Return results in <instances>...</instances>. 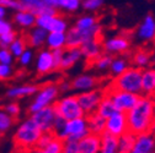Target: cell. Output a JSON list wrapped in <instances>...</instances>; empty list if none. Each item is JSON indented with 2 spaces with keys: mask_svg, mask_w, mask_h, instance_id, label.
I'll use <instances>...</instances> for the list:
<instances>
[{
  "mask_svg": "<svg viewBox=\"0 0 155 153\" xmlns=\"http://www.w3.org/2000/svg\"><path fill=\"white\" fill-rule=\"evenodd\" d=\"M126 117L129 132L139 135L150 131L153 124L155 123V109L151 97L142 94L137 104L126 113Z\"/></svg>",
  "mask_w": 155,
  "mask_h": 153,
  "instance_id": "1",
  "label": "cell"
},
{
  "mask_svg": "<svg viewBox=\"0 0 155 153\" xmlns=\"http://www.w3.org/2000/svg\"><path fill=\"white\" fill-rule=\"evenodd\" d=\"M42 133H43V131L30 117V118L24 119L17 125V127L14 132L12 141H14L15 147L31 151L35 147H37L38 140L42 136Z\"/></svg>",
  "mask_w": 155,
  "mask_h": 153,
  "instance_id": "2",
  "label": "cell"
},
{
  "mask_svg": "<svg viewBox=\"0 0 155 153\" xmlns=\"http://www.w3.org/2000/svg\"><path fill=\"white\" fill-rule=\"evenodd\" d=\"M59 95H61V92H59L58 83H55V82L45 83L43 86L38 88V91L33 95V99L31 101V103L27 108L28 114L32 115L33 113L41 110L46 107L53 105L57 102V99L59 98Z\"/></svg>",
  "mask_w": 155,
  "mask_h": 153,
  "instance_id": "3",
  "label": "cell"
},
{
  "mask_svg": "<svg viewBox=\"0 0 155 153\" xmlns=\"http://www.w3.org/2000/svg\"><path fill=\"white\" fill-rule=\"evenodd\" d=\"M142 69L130 66L117 77H113L111 86L126 92L142 95Z\"/></svg>",
  "mask_w": 155,
  "mask_h": 153,
  "instance_id": "4",
  "label": "cell"
},
{
  "mask_svg": "<svg viewBox=\"0 0 155 153\" xmlns=\"http://www.w3.org/2000/svg\"><path fill=\"white\" fill-rule=\"evenodd\" d=\"M57 115L63 118L64 120H71L84 117L85 114L79 104L76 94H64L57 99V102L53 104Z\"/></svg>",
  "mask_w": 155,
  "mask_h": 153,
  "instance_id": "5",
  "label": "cell"
},
{
  "mask_svg": "<svg viewBox=\"0 0 155 153\" xmlns=\"http://www.w3.org/2000/svg\"><path fill=\"white\" fill-rule=\"evenodd\" d=\"M101 36L102 26L100 22L90 30H78L76 27L71 26L67 31V48H80L83 43L95 38H101Z\"/></svg>",
  "mask_w": 155,
  "mask_h": 153,
  "instance_id": "6",
  "label": "cell"
},
{
  "mask_svg": "<svg viewBox=\"0 0 155 153\" xmlns=\"http://www.w3.org/2000/svg\"><path fill=\"white\" fill-rule=\"evenodd\" d=\"M87 133H90L89 125H87V118H86V115H84V117L76 118V119L67 120L64 127L58 132L55 136H58L62 140L71 139V140L80 141Z\"/></svg>",
  "mask_w": 155,
  "mask_h": 153,
  "instance_id": "7",
  "label": "cell"
},
{
  "mask_svg": "<svg viewBox=\"0 0 155 153\" xmlns=\"http://www.w3.org/2000/svg\"><path fill=\"white\" fill-rule=\"evenodd\" d=\"M105 93L112 99L117 111H122V113L129 111L135 104H137V102L139 101V97H140L139 94L126 92V91H122L118 88H114L112 86L106 88Z\"/></svg>",
  "mask_w": 155,
  "mask_h": 153,
  "instance_id": "8",
  "label": "cell"
},
{
  "mask_svg": "<svg viewBox=\"0 0 155 153\" xmlns=\"http://www.w3.org/2000/svg\"><path fill=\"white\" fill-rule=\"evenodd\" d=\"M104 53H107L112 56L123 55L130 49V39L126 34H113L102 39Z\"/></svg>",
  "mask_w": 155,
  "mask_h": 153,
  "instance_id": "9",
  "label": "cell"
},
{
  "mask_svg": "<svg viewBox=\"0 0 155 153\" xmlns=\"http://www.w3.org/2000/svg\"><path fill=\"white\" fill-rule=\"evenodd\" d=\"M78 95V101L79 104L84 111V114L87 117L90 114L95 113L99 108L100 102L102 101L104 95H105V89L102 88H94L83 93L76 94Z\"/></svg>",
  "mask_w": 155,
  "mask_h": 153,
  "instance_id": "10",
  "label": "cell"
},
{
  "mask_svg": "<svg viewBox=\"0 0 155 153\" xmlns=\"http://www.w3.org/2000/svg\"><path fill=\"white\" fill-rule=\"evenodd\" d=\"M36 26L43 28L48 33L49 32H67L70 27L67 17L59 12L55 15H49V16H37Z\"/></svg>",
  "mask_w": 155,
  "mask_h": 153,
  "instance_id": "11",
  "label": "cell"
},
{
  "mask_svg": "<svg viewBox=\"0 0 155 153\" xmlns=\"http://www.w3.org/2000/svg\"><path fill=\"white\" fill-rule=\"evenodd\" d=\"M30 117L35 120V123L40 126V129L43 132H53L54 121H55L58 115H57V111H55L54 107L51 105V107H46L41 110L33 113Z\"/></svg>",
  "mask_w": 155,
  "mask_h": 153,
  "instance_id": "12",
  "label": "cell"
},
{
  "mask_svg": "<svg viewBox=\"0 0 155 153\" xmlns=\"http://www.w3.org/2000/svg\"><path fill=\"white\" fill-rule=\"evenodd\" d=\"M135 37L142 43H149L155 41V17L151 14H148L143 17V20L135 30Z\"/></svg>",
  "mask_w": 155,
  "mask_h": 153,
  "instance_id": "13",
  "label": "cell"
},
{
  "mask_svg": "<svg viewBox=\"0 0 155 153\" xmlns=\"http://www.w3.org/2000/svg\"><path fill=\"white\" fill-rule=\"evenodd\" d=\"M35 67L36 72L41 76H46L53 71H55L54 67V60H53V53L52 50L47 48H42L37 52L35 58Z\"/></svg>",
  "mask_w": 155,
  "mask_h": 153,
  "instance_id": "14",
  "label": "cell"
},
{
  "mask_svg": "<svg viewBox=\"0 0 155 153\" xmlns=\"http://www.w3.org/2000/svg\"><path fill=\"white\" fill-rule=\"evenodd\" d=\"M107 133L120 137L123 133L128 132V123H127V117L126 113L122 111H116L113 115L106 119V131Z\"/></svg>",
  "mask_w": 155,
  "mask_h": 153,
  "instance_id": "15",
  "label": "cell"
},
{
  "mask_svg": "<svg viewBox=\"0 0 155 153\" xmlns=\"http://www.w3.org/2000/svg\"><path fill=\"white\" fill-rule=\"evenodd\" d=\"M99 85V77L91 72H83L76 75L71 80V91L76 94L96 88Z\"/></svg>",
  "mask_w": 155,
  "mask_h": 153,
  "instance_id": "16",
  "label": "cell"
},
{
  "mask_svg": "<svg viewBox=\"0 0 155 153\" xmlns=\"http://www.w3.org/2000/svg\"><path fill=\"white\" fill-rule=\"evenodd\" d=\"M155 152V133L148 131L135 135V142L130 153H154Z\"/></svg>",
  "mask_w": 155,
  "mask_h": 153,
  "instance_id": "17",
  "label": "cell"
},
{
  "mask_svg": "<svg viewBox=\"0 0 155 153\" xmlns=\"http://www.w3.org/2000/svg\"><path fill=\"white\" fill-rule=\"evenodd\" d=\"M83 58L87 63H92L99 58L101 54H104V47H102V39L101 38H95L90 39L81 44L80 47Z\"/></svg>",
  "mask_w": 155,
  "mask_h": 153,
  "instance_id": "18",
  "label": "cell"
},
{
  "mask_svg": "<svg viewBox=\"0 0 155 153\" xmlns=\"http://www.w3.org/2000/svg\"><path fill=\"white\" fill-rule=\"evenodd\" d=\"M26 41H27V45L32 49H42L43 47H46V39H47V34L48 32L45 31L43 28L35 26L33 28L26 31L25 33Z\"/></svg>",
  "mask_w": 155,
  "mask_h": 153,
  "instance_id": "19",
  "label": "cell"
},
{
  "mask_svg": "<svg viewBox=\"0 0 155 153\" xmlns=\"http://www.w3.org/2000/svg\"><path fill=\"white\" fill-rule=\"evenodd\" d=\"M38 87L37 85L35 83H24V85H16V86H12L10 88H8L6 91V97L12 99V101H16V99H22L25 97H33L36 94V92L38 91Z\"/></svg>",
  "mask_w": 155,
  "mask_h": 153,
  "instance_id": "20",
  "label": "cell"
},
{
  "mask_svg": "<svg viewBox=\"0 0 155 153\" xmlns=\"http://www.w3.org/2000/svg\"><path fill=\"white\" fill-rule=\"evenodd\" d=\"M101 151V135L87 133L79 141V153H100Z\"/></svg>",
  "mask_w": 155,
  "mask_h": 153,
  "instance_id": "21",
  "label": "cell"
},
{
  "mask_svg": "<svg viewBox=\"0 0 155 153\" xmlns=\"http://www.w3.org/2000/svg\"><path fill=\"white\" fill-rule=\"evenodd\" d=\"M36 18H37V16L31 11L18 10V11H15V14L12 16V21L15 25H17L22 31L26 32L36 26Z\"/></svg>",
  "mask_w": 155,
  "mask_h": 153,
  "instance_id": "22",
  "label": "cell"
},
{
  "mask_svg": "<svg viewBox=\"0 0 155 153\" xmlns=\"http://www.w3.org/2000/svg\"><path fill=\"white\" fill-rule=\"evenodd\" d=\"M83 54L80 48H65L63 50V56H62V64H61V70H70L73 66H75L78 63L83 60Z\"/></svg>",
  "mask_w": 155,
  "mask_h": 153,
  "instance_id": "23",
  "label": "cell"
},
{
  "mask_svg": "<svg viewBox=\"0 0 155 153\" xmlns=\"http://www.w3.org/2000/svg\"><path fill=\"white\" fill-rule=\"evenodd\" d=\"M155 93V67H148L142 71V94L151 95Z\"/></svg>",
  "mask_w": 155,
  "mask_h": 153,
  "instance_id": "24",
  "label": "cell"
},
{
  "mask_svg": "<svg viewBox=\"0 0 155 153\" xmlns=\"http://www.w3.org/2000/svg\"><path fill=\"white\" fill-rule=\"evenodd\" d=\"M46 48L49 50L67 48V32H49L46 39Z\"/></svg>",
  "mask_w": 155,
  "mask_h": 153,
  "instance_id": "25",
  "label": "cell"
},
{
  "mask_svg": "<svg viewBox=\"0 0 155 153\" xmlns=\"http://www.w3.org/2000/svg\"><path fill=\"white\" fill-rule=\"evenodd\" d=\"M132 66H135L138 69H148L151 65V53L147 49H138L132 54L130 58Z\"/></svg>",
  "mask_w": 155,
  "mask_h": 153,
  "instance_id": "26",
  "label": "cell"
},
{
  "mask_svg": "<svg viewBox=\"0 0 155 153\" xmlns=\"http://www.w3.org/2000/svg\"><path fill=\"white\" fill-rule=\"evenodd\" d=\"M130 66H132L130 59L126 58V56H123V55H116V56H113V59H112V63H111L108 72H110V75L112 76V77H117V76L123 73Z\"/></svg>",
  "mask_w": 155,
  "mask_h": 153,
  "instance_id": "27",
  "label": "cell"
},
{
  "mask_svg": "<svg viewBox=\"0 0 155 153\" xmlns=\"http://www.w3.org/2000/svg\"><path fill=\"white\" fill-rule=\"evenodd\" d=\"M87 118V125H89V131L91 133H96V135H102L106 131V118L101 117L99 113H92Z\"/></svg>",
  "mask_w": 155,
  "mask_h": 153,
  "instance_id": "28",
  "label": "cell"
},
{
  "mask_svg": "<svg viewBox=\"0 0 155 153\" xmlns=\"http://www.w3.org/2000/svg\"><path fill=\"white\" fill-rule=\"evenodd\" d=\"M100 153H120L118 152V137L111 135V133L104 132L101 135Z\"/></svg>",
  "mask_w": 155,
  "mask_h": 153,
  "instance_id": "29",
  "label": "cell"
},
{
  "mask_svg": "<svg viewBox=\"0 0 155 153\" xmlns=\"http://www.w3.org/2000/svg\"><path fill=\"white\" fill-rule=\"evenodd\" d=\"M99 23V18L94 14H89L85 12L83 15H80L79 17L75 20L74 27H76L78 30H90L94 26H96Z\"/></svg>",
  "mask_w": 155,
  "mask_h": 153,
  "instance_id": "30",
  "label": "cell"
},
{
  "mask_svg": "<svg viewBox=\"0 0 155 153\" xmlns=\"http://www.w3.org/2000/svg\"><path fill=\"white\" fill-rule=\"evenodd\" d=\"M116 111H117V109H116V107H114L112 99L105 93L104 98H102V101L100 102L99 108H97V110H96V113H99L101 117H104V118L107 119V118H110L111 115H113Z\"/></svg>",
  "mask_w": 155,
  "mask_h": 153,
  "instance_id": "31",
  "label": "cell"
},
{
  "mask_svg": "<svg viewBox=\"0 0 155 153\" xmlns=\"http://www.w3.org/2000/svg\"><path fill=\"white\" fill-rule=\"evenodd\" d=\"M27 48H28V45H27V41H26L25 34H18V36L15 38V41L10 44L9 50L11 52V54L17 59L18 56H20Z\"/></svg>",
  "mask_w": 155,
  "mask_h": 153,
  "instance_id": "32",
  "label": "cell"
},
{
  "mask_svg": "<svg viewBox=\"0 0 155 153\" xmlns=\"http://www.w3.org/2000/svg\"><path fill=\"white\" fill-rule=\"evenodd\" d=\"M135 142V135L132 132H126L118 137V152L120 153H130Z\"/></svg>",
  "mask_w": 155,
  "mask_h": 153,
  "instance_id": "33",
  "label": "cell"
},
{
  "mask_svg": "<svg viewBox=\"0 0 155 153\" xmlns=\"http://www.w3.org/2000/svg\"><path fill=\"white\" fill-rule=\"evenodd\" d=\"M112 59H113L112 55H110V54H107V53H104V54H101L95 61H92L91 65H92V67H94L96 71H99V72H107V71L110 70Z\"/></svg>",
  "mask_w": 155,
  "mask_h": 153,
  "instance_id": "34",
  "label": "cell"
},
{
  "mask_svg": "<svg viewBox=\"0 0 155 153\" xmlns=\"http://www.w3.org/2000/svg\"><path fill=\"white\" fill-rule=\"evenodd\" d=\"M81 9L80 0H59V8L58 10L65 14H75Z\"/></svg>",
  "mask_w": 155,
  "mask_h": 153,
  "instance_id": "35",
  "label": "cell"
},
{
  "mask_svg": "<svg viewBox=\"0 0 155 153\" xmlns=\"http://www.w3.org/2000/svg\"><path fill=\"white\" fill-rule=\"evenodd\" d=\"M20 3H21V8H22L21 10L31 11L36 16L45 8L43 0H20Z\"/></svg>",
  "mask_w": 155,
  "mask_h": 153,
  "instance_id": "36",
  "label": "cell"
},
{
  "mask_svg": "<svg viewBox=\"0 0 155 153\" xmlns=\"http://www.w3.org/2000/svg\"><path fill=\"white\" fill-rule=\"evenodd\" d=\"M104 4H105V0H83L81 9L85 10V12L95 14L104 8Z\"/></svg>",
  "mask_w": 155,
  "mask_h": 153,
  "instance_id": "37",
  "label": "cell"
},
{
  "mask_svg": "<svg viewBox=\"0 0 155 153\" xmlns=\"http://www.w3.org/2000/svg\"><path fill=\"white\" fill-rule=\"evenodd\" d=\"M15 124V119L4 110L0 109V133L8 132Z\"/></svg>",
  "mask_w": 155,
  "mask_h": 153,
  "instance_id": "38",
  "label": "cell"
},
{
  "mask_svg": "<svg viewBox=\"0 0 155 153\" xmlns=\"http://www.w3.org/2000/svg\"><path fill=\"white\" fill-rule=\"evenodd\" d=\"M35 58H36V54H35L33 49L28 47V48L17 58V63H18V65H20L21 67H27V66H30V65L32 64V61L35 60Z\"/></svg>",
  "mask_w": 155,
  "mask_h": 153,
  "instance_id": "39",
  "label": "cell"
},
{
  "mask_svg": "<svg viewBox=\"0 0 155 153\" xmlns=\"http://www.w3.org/2000/svg\"><path fill=\"white\" fill-rule=\"evenodd\" d=\"M63 140L58 136H54L53 140L45 147L42 148L46 153H63Z\"/></svg>",
  "mask_w": 155,
  "mask_h": 153,
  "instance_id": "40",
  "label": "cell"
},
{
  "mask_svg": "<svg viewBox=\"0 0 155 153\" xmlns=\"http://www.w3.org/2000/svg\"><path fill=\"white\" fill-rule=\"evenodd\" d=\"M63 141V153H79V141L71 139H67Z\"/></svg>",
  "mask_w": 155,
  "mask_h": 153,
  "instance_id": "41",
  "label": "cell"
},
{
  "mask_svg": "<svg viewBox=\"0 0 155 153\" xmlns=\"http://www.w3.org/2000/svg\"><path fill=\"white\" fill-rule=\"evenodd\" d=\"M14 73H15V69L12 65L0 64V80L2 81H6V80L11 79Z\"/></svg>",
  "mask_w": 155,
  "mask_h": 153,
  "instance_id": "42",
  "label": "cell"
},
{
  "mask_svg": "<svg viewBox=\"0 0 155 153\" xmlns=\"http://www.w3.org/2000/svg\"><path fill=\"white\" fill-rule=\"evenodd\" d=\"M17 32L14 30L9 33H5L3 36H0V48H9L10 44L15 41V38L17 37Z\"/></svg>",
  "mask_w": 155,
  "mask_h": 153,
  "instance_id": "43",
  "label": "cell"
},
{
  "mask_svg": "<svg viewBox=\"0 0 155 153\" xmlns=\"http://www.w3.org/2000/svg\"><path fill=\"white\" fill-rule=\"evenodd\" d=\"M4 110L9 114V115H11L14 119L17 118L21 114V107H20V104H18L17 102H10V103H8L4 107Z\"/></svg>",
  "mask_w": 155,
  "mask_h": 153,
  "instance_id": "44",
  "label": "cell"
},
{
  "mask_svg": "<svg viewBox=\"0 0 155 153\" xmlns=\"http://www.w3.org/2000/svg\"><path fill=\"white\" fill-rule=\"evenodd\" d=\"M15 61V56L11 54L9 48H0V64L12 65Z\"/></svg>",
  "mask_w": 155,
  "mask_h": 153,
  "instance_id": "45",
  "label": "cell"
},
{
  "mask_svg": "<svg viewBox=\"0 0 155 153\" xmlns=\"http://www.w3.org/2000/svg\"><path fill=\"white\" fill-rule=\"evenodd\" d=\"M0 5L4 6L8 10H12V11H18L22 9L20 0H0Z\"/></svg>",
  "mask_w": 155,
  "mask_h": 153,
  "instance_id": "46",
  "label": "cell"
},
{
  "mask_svg": "<svg viewBox=\"0 0 155 153\" xmlns=\"http://www.w3.org/2000/svg\"><path fill=\"white\" fill-rule=\"evenodd\" d=\"M54 132H43L42 136L40 137V140H38V143H37V147L38 148H45L54 137Z\"/></svg>",
  "mask_w": 155,
  "mask_h": 153,
  "instance_id": "47",
  "label": "cell"
},
{
  "mask_svg": "<svg viewBox=\"0 0 155 153\" xmlns=\"http://www.w3.org/2000/svg\"><path fill=\"white\" fill-rule=\"evenodd\" d=\"M14 31V25L12 22H10L9 20L6 18H3V20H0V36H3L5 33H9Z\"/></svg>",
  "mask_w": 155,
  "mask_h": 153,
  "instance_id": "48",
  "label": "cell"
},
{
  "mask_svg": "<svg viewBox=\"0 0 155 153\" xmlns=\"http://www.w3.org/2000/svg\"><path fill=\"white\" fill-rule=\"evenodd\" d=\"M63 50H64V49H57V50H52V53H53V60H54V67H55V70H61V64H62Z\"/></svg>",
  "mask_w": 155,
  "mask_h": 153,
  "instance_id": "49",
  "label": "cell"
},
{
  "mask_svg": "<svg viewBox=\"0 0 155 153\" xmlns=\"http://www.w3.org/2000/svg\"><path fill=\"white\" fill-rule=\"evenodd\" d=\"M58 87H59V92L63 94H69L71 91V81L68 80H62L61 82H58Z\"/></svg>",
  "mask_w": 155,
  "mask_h": 153,
  "instance_id": "50",
  "label": "cell"
},
{
  "mask_svg": "<svg viewBox=\"0 0 155 153\" xmlns=\"http://www.w3.org/2000/svg\"><path fill=\"white\" fill-rule=\"evenodd\" d=\"M43 3H45V5H47L49 8H53V9H57V10H58V8H59V0H43Z\"/></svg>",
  "mask_w": 155,
  "mask_h": 153,
  "instance_id": "51",
  "label": "cell"
},
{
  "mask_svg": "<svg viewBox=\"0 0 155 153\" xmlns=\"http://www.w3.org/2000/svg\"><path fill=\"white\" fill-rule=\"evenodd\" d=\"M10 153H31L30 149H25V148H18V147H15Z\"/></svg>",
  "mask_w": 155,
  "mask_h": 153,
  "instance_id": "52",
  "label": "cell"
},
{
  "mask_svg": "<svg viewBox=\"0 0 155 153\" xmlns=\"http://www.w3.org/2000/svg\"><path fill=\"white\" fill-rule=\"evenodd\" d=\"M6 15H8V9H5L4 6L0 5V20L6 18Z\"/></svg>",
  "mask_w": 155,
  "mask_h": 153,
  "instance_id": "53",
  "label": "cell"
},
{
  "mask_svg": "<svg viewBox=\"0 0 155 153\" xmlns=\"http://www.w3.org/2000/svg\"><path fill=\"white\" fill-rule=\"evenodd\" d=\"M31 153H46L42 148H38V147H35L33 149H31Z\"/></svg>",
  "mask_w": 155,
  "mask_h": 153,
  "instance_id": "54",
  "label": "cell"
},
{
  "mask_svg": "<svg viewBox=\"0 0 155 153\" xmlns=\"http://www.w3.org/2000/svg\"><path fill=\"white\" fill-rule=\"evenodd\" d=\"M151 65L155 67V52L151 53Z\"/></svg>",
  "mask_w": 155,
  "mask_h": 153,
  "instance_id": "55",
  "label": "cell"
},
{
  "mask_svg": "<svg viewBox=\"0 0 155 153\" xmlns=\"http://www.w3.org/2000/svg\"><path fill=\"white\" fill-rule=\"evenodd\" d=\"M151 101H153V104H154V109H155V93L151 95Z\"/></svg>",
  "mask_w": 155,
  "mask_h": 153,
  "instance_id": "56",
  "label": "cell"
},
{
  "mask_svg": "<svg viewBox=\"0 0 155 153\" xmlns=\"http://www.w3.org/2000/svg\"><path fill=\"white\" fill-rule=\"evenodd\" d=\"M150 132H153V133H155V123L153 124V126H151V129H150Z\"/></svg>",
  "mask_w": 155,
  "mask_h": 153,
  "instance_id": "57",
  "label": "cell"
},
{
  "mask_svg": "<svg viewBox=\"0 0 155 153\" xmlns=\"http://www.w3.org/2000/svg\"><path fill=\"white\" fill-rule=\"evenodd\" d=\"M80 2H83V0H80Z\"/></svg>",
  "mask_w": 155,
  "mask_h": 153,
  "instance_id": "58",
  "label": "cell"
},
{
  "mask_svg": "<svg viewBox=\"0 0 155 153\" xmlns=\"http://www.w3.org/2000/svg\"><path fill=\"white\" fill-rule=\"evenodd\" d=\"M154 153H155V152H154Z\"/></svg>",
  "mask_w": 155,
  "mask_h": 153,
  "instance_id": "59",
  "label": "cell"
}]
</instances>
